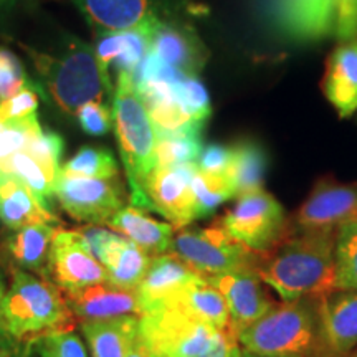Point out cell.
I'll return each instance as SVG.
<instances>
[{
    "label": "cell",
    "instance_id": "6da1fadb",
    "mask_svg": "<svg viewBox=\"0 0 357 357\" xmlns=\"http://www.w3.org/2000/svg\"><path fill=\"white\" fill-rule=\"evenodd\" d=\"M336 230L300 231L261 253L257 275L283 301L336 291Z\"/></svg>",
    "mask_w": 357,
    "mask_h": 357
},
{
    "label": "cell",
    "instance_id": "7a4b0ae2",
    "mask_svg": "<svg viewBox=\"0 0 357 357\" xmlns=\"http://www.w3.org/2000/svg\"><path fill=\"white\" fill-rule=\"evenodd\" d=\"M40 77V88L58 109L77 116L88 102L108 105L113 96L109 73L98 61L96 52L83 40L68 37L58 55L24 47Z\"/></svg>",
    "mask_w": 357,
    "mask_h": 357
},
{
    "label": "cell",
    "instance_id": "3957f363",
    "mask_svg": "<svg viewBox=\"0 0 357 357\" xmlns=\"http://www.w3.org/2000/svg\"><path fill=\"white\" fill-rule=\"evenodd\" d=\"M77 326L63 289L47 278L13 271L12 288L0 298V334L17 342L70 333Z\"/></svg>",
    "mask_w": 357,
    "mask_h": 357
},
{
    "label": "cell",
    "instance_id": "277c9868",
    "mask_svg": "<svg viewBox=\"0 0 357 357\" xmlns=\"http://www.w3.org/2000/svg\"><path fill=\"white\" fill-rule=\"evenodd\" d=\"M319 300L276 303L240 333V347L258 357H328L321 336Z\"/></svg>",
    "mask_w": 357,
    "mask_h": 357
},
{
    "label": "cell",
    "instance_id": "5b68a950",
    "mask_svg": "<svg viewBox=\"0 0 357 357\" xmlns=\"http://www.w3.org/2000/svg\"><path fill=\"white\" fill-rule=\"evenodd\" d=\"M111 113L123 166L131 185V202L134 207L154 211L146 195L144 182L155 167L158 132L139 89L128 71H118V86L113 95Z\"/></svg>",
    "mask_w": 357,
    "mask_h": 357
},
{
    "label": "cell",
    "instance_id": "8992f818",
    "mask_svg": "<svg viewBox=\"0 0 357 357\" xmlns=\"http://www.w3.org/2000/svg\"><path fill=\"white\" fill-rule=\"evenodd\" d=\"M139 334L158 357H204L225 336L172 303H162L142 312Z\"/></svg>",
    "mask_w": 357,
    "mask_h": 357
},
{
    "label": "cell",
    "instance_id": "52a82bcc",
    "mask_svg": "<svg viewBox=\"0 0 357 357\" xmlns=\"http://www.w3.org/2000/svg\"><path fill=\"white\" fill-rule=\"evenodd\" d=\"M171 253L184 260L204 278L223 273L255 271L261 253L231 236L218 220L205 229H181L174 236Z\"/></svg>",
    "mask_w": 357,
    "mask_h": 357
},
{
    "label": "cell",
    "instance_id": "ba28073f",
    "mask_svg": "<svg viewBox=\"0 0 357 357\" xmlns=\"http://www.w3.org/2000/svg\"><path fill=\"white\" fill-rule=\"evenodd\" d=\"M218 223L238 242L266 253L293 235L291 220L278 200L265 189L238 195L236 204Z\"/></svg>",
    "mask_w": 357,
    "mask_h": 357
},
{
    "label": "cell",
    "instance_id": "9c48e42d",
    "mask_svg": "<svg viewBox=\"0 0 357 357\" xmlns=\"http://www.w3.org/2000/svg\"><path fill=\"white\" fill-rule=\"evenodd\" d=\"M268 29L291 43L319 42L334 30V0H257Z\"/></svg>",
    "mask_w": 357,
    "mask_h": 357
},
{
    "label": "cell",
    "instance_id": "30bf717a",
    "mask_svg": "<svg viewBox=\"0 0 357 357\" xmlns=\"http://www.w3.org/2000/svg\"><path fill=\"white\" fill-rule=\"evenodd\" d=\"M114 178H88L60 171L53 194L63 211L78 222L105 225L124 207V192Z\"/></svg>",
    "mask_w": 357,
    "mask_h": 357
},
{
    "label": "cell",
    "instance_id": "8fae6325",
    "mask_svg": "<svg viewBox=\"0 0 357 357\" xmlns=\"http://www.w3.org/2000/svg\"><path fill=\"white\" fill-rule=\"evenodd\" d=\"M357 217V184H342L333 176L316 182L305 202L289 217L293 234L316 230H337Z\"/></svg>",
    "mask_w": 357,
    "mask_h": 357
},
{
    "label": "cell",
    "instance_id": "7c38bea8",
    "mask_svg": "<svg viewBox=\"0 0 357 357\" xmlns=\"http://www.w3.org/2000/svg\"><path fill=\"white\" fill-rule=\"evenodd\" d=\"M48 276L63 291L106 283L108 271L89 252L77 230L58 229L53 236Z\"/></svg>",
    "mask_w": 357,
    "mask_h": 357
},
{
    "label": "cell",
    "instance_id": "4fadbf2b",
    "mask_svg": "<svg viewBox=\"0 0 357 357\" xmlns=\"http://www.w3.org/2000/svg\"><path fill=\"white\" fill-rule=\"evenodd\" d=\"M197 171L195 164L159 167L149 174L144 182L146 195L159 212L174 227L181 230L195 220V197L192 190V177Z\"/></svg>",
    "mask_w": 357,
    "mask_h": 357
},
{
    "label": "cell",
    "instance_id": "5bb4252c",
    "mask_svg": "<svg viewBox=\"0 0 357 357\" xmlns=\"http://www.w3.org/2000/svg\"><path fill=\"white\" fill-rule=\"evenodd\" d=\"M215 287L227 303L230 314L231 336L238 339L240 333L261 318L276 305L271 294L263 287L255 271L243 273H223L205 278Z\"/></svg>",
    "mask_w": 357,
    "mask_h": 357
},
{
    "label": "cell",
    "instance_id": "9a60e30c",
    "mask_svg": "<svg viewBox=\"0 0 357 357\" xmlns=\"http://www.w3.org/2000/svg\"><path fill=\"white\" fill-rule=\"evenodd\" d=\"M75 319L78 323H93L123 316H137L141 307L136 289H128L106 283L93 284L77 291H63Z\"/></svg>",
    "mask_w": 357,
    "mask_h": 357
},
{
    "label": "cell",
    "instance_id": "2e32d148",
    "mask_svg": "<svg viewBox=\"0 0 357 357\" xmlns=\"http://www.w3.org/2000/svg\"><path fill=\"white\" fill-rule=\"evenodd\" d=\"M321 336L328 357H349L357 349V291H336L319 300Z\"/></svg>",
    "mask_w": 357,
    "mask_h": 357
},
{
    "label": "cell",
    "instance_id": "e0dca14e",
    "mask_svg": "<svg viewBox=\"0 0 357 357\" xmlns=\"http://www.w3.org/2000/svg\"><path fill=\"white\" fill-rule=\"evenodd\" d=\"M151 52L160 61L187 77H197L208 60V52L197 33L187 25L159 20L151 32Z\"/></svg>",
    "mask_w": 357,
    "mask_h": 357
},
{
    "label": "cell",
    "instance_id": "ac0fdd59",
    "mask_svg": "<svg viewBox=\"0 0 357 357\" xmlns=\"http://www.w3.org/2000/svg\"><path fill=\"white\" fill-rule=\"evenodd\" d=\"M79 10L98 32L141 30L149 33L159 19L151 0H77Z\"/></svg>",
    "mask_w": 357,
    "mask_h": 357
},
{
    "label": "cell",
    "instance_id": "d6986e66",
    "mask_svg": "<svg viewBox=\"0 0 357 357\" xmlns=\"http://www.w3.org/2000/svg\"><path fill=\"white\" fill-rule=\"evenodd\" d=\"M200 276L202 275L192 270L184 260H181L171 252L153 257L144 278L136 288L141 314L147 310L162 305L164 301L171 300L172 296H176L187 284L200 278Z\"/></svg>",
    "mask_w": 357,
    "mask_h": 357
},
{
    "label": "cell",
    "instance_id": "ffe728a7",
    "mask_svg": "<svg viewBox=\"0 0 357 357\" xmlns=\"http://www.w3.org/2000/svg\"><path fill=\"white\" fill-rule=\"evenodd\" d=\"M323 91L341 118L357 109V38L344 42L329 56Z\"/></svg>",
    "mask_w": 357,
    "mask_h": 357
},
{
    "label": "cell",
    "instance_id": "44dd1931",
    "mask_svg": "<svg viewBox=\"0 0 357 357\" xmlns=\"http://www.w3.org/2000/svg\"><path fill=\"white\" fill-rule=\"evenodd\" d=\"M0 220L8 229L20 230L33 223L60 225V218L53 215L38 202L33 192L19 177L0 169Z\"/></svg>",
    "mask_w": 357,
    "mask_h": 357
},
{
    "label": "cell",
    "instance_id": "7402d4cb",
    "mask_svg": "<svg viewBox=\"0 0 357 357\" xmlns=\"http://www.w3.org/2000/svg\"><path fill=\"white\" fill-rule=\"evenodd\" d=\"M108 225L118 234L136 243L149 257L164 255L171 252L174 227L159 222L142 212L139 207H123L109 218Z\"/></svg>",
    "mask_w": 357,
    "mask_h": 357
},
{
    "label": "cell",
    "instance_id": "603a6c76",
    "mask_svg": "<svg viewBox=\"0 0 357 357\" xmlns=\"http://www.w3.org/2000/svg\"><path fill=\"white\" fill-rule=\"evenodd\" d=\"M164 303H172L182 311L194 316L195 319L213 326L218 331L227 333L230 329V314L227 303L220 291L212 287L204 276L194 280L176 296Z\"/></svg>",
    "mask_w": 357,
    "mask_h": 357
},
{
    "label": "cell",
    "instance_id": "cb8c5ba5",
    "mask_svg": "<svg viewBox=\"0 0 357 357\" xmlns=\"http://www.w3.org/2000/svg\"><path fill=\"white\" fill-rule=\"evenodd\" d=\"M58 229L60 227L52 223H33L15 230L8 236V252L22 268L48 280L52 243Z\"/></svg>",
    "mask_w": 357,
    "mask_h": 357
},
{
    "label": "cell",
    "instance_id": "d4e9b609",
    "mask_svg": "<svg viewBox=\"0 0 357 357\" xmlns=\"http://www.w3.org/2000/svg\"><path fill=\"white\" fill-rule=\"evenodd\" d=\"M82 331L91 347L93 357H126L139 334V318H123L83 323Z\"/></svg>",
    "mask_w": 357,
    "mask_h": 357
},
{
    "label": "cell",
    "instance_id": "484cf974",
    "mask_svg": "<svg viewBox=\"0 0 357 357\" xmlns=\"http://www.w3.org/2000/svg\"><path fill=\"white\" fill-rule=\"evenodd\" d=\"M266 164V153L258 142L250 139L231 146V162L227 176L234 185L236 197L263 189Z\"/></svg>",
    "mask_w": 357,
    "mask_h": 357
},
{
    "label": "cell",
    "instance_id": "4316f807",
    "mask_svg": "<svg viewBox=\"0 0 357 357\" xmlns=\"http://www.w3.org/2000/svg\"><path fill=\"white\" fill-rule=\"evenodd\" d=\"M0 169L8 174H13L33 192V195L43 207L48 208V199L55 189L58 174L53 172L40 160L30 155L26 151L15 153L10 158L0 162ZM50 211V208H48Z\"/></svg>",
    "mask_w": 357,
    "mask_h": 357
},
{
    "label": "cell",
    "instance_id": "83f0119b",
    "mask_svg": "<svg viewBox=\"0 0 357 357\" xmlns=\"http://www.w3.org/2000/svg\"><path fill=\"white\" fill-rule=\"evenodd\" d=\"M336 289L357 291V217L342 223L336 230Z\"/></svg>",
    "mask_w": 357,
    "mask_h": 357
},
{
    "label": "cell",
    "instance_id": "f1b7e54d",
    "mask_svg": "<svg viewBox=\"0 0 357 357\" xmlns=\"http://www.w3.org/2000/svg\"><path fill=\"white\" fill-rule=\"evenodd\" d=\"M202 151L200 132H158L155 166L174 167L195 164Z\"/></svg>",
    "mask_w": 357,
    "mask_h": 357
},
{
    "label": "cell",
    "instance_id": "f546056e",
    "mask_svg": "<svg viewBox=\"0 0 357 357\" xmlns=\"http://www.w3.org/2000/svg\"><path fill=\"white\" fill-rule=\"evenodd\" d=\"M192 190L195 197V218L208 217L218 205L236 197L229 176L200 172L199 169L192 177Z\"/></svg>",
    "mask_w": 357,
    "mask_h": 357
},
{
    "label": "cell",
    "instance_id": "4dcf8cb0",
    "mask_svg": "<svg viewBox=\"0 0 357 357\" xmlns=\"http://www.w3.org/2000/svg\"><path fill=\"white\" fill-rule=\"evenodd\" d=\"M61 172L88 178H114L118 177V164L111 151L86 146L65 164Z\"/></svg>",
    "mask_w": 357,
    "mask_h": 357
},
{
    "label": "cell",
    "instance_id": "1f68e13d",
    "mask_svg": "<svg viewBox=\"0 0 357 357\" xmlns=\"http://www.w3.org/2000/svg\"><path fill=\"white\" fill-rule=\"evenodd\" d=\"M42 131L38 116L19 119V121L3 123L0 129V162L10 158L15 153L25 151L30 141Z\"/></svg>",
    "mask_w": 357,
    "mask_h": 357
},
{
    "label": "cell",
    "instance_id": "d6a6232c",
    "mask_svg": "<svg viewBox=\"0 0 357 357\" xmlns=\"http://www.w3.org/2000/svg\"><path fill=\"white\" fill-rule=\"evenodd\" d=\"M174 91L178 102L192 116L194 121L204 124L212 113L207 89L199 82L197 77H185L174 84Z\"/></svg>",
    "mask_w": 357,
    "mask_h": 357
},
{
    "label": "cell",
    "instance_id": "836d02e7",
    "mask_svg": "<svg viewBox=\"0 0 357 357\" xmlns=\"http://www.w3.org/2000/svg\"><path fill=\"white\" fill-rule=\"evenodd\" d=\"M26 153L40 160L50 171L60 174V159L63 154V139L53 131H40L26 146Z\"/></svg>",
    "mask_w": 357,
    "mask_h": 357
},
{
    "label": "cell",
    "instance_id": "e575fe53",
    "mask_svg": "<svg viewBox=\"0 0 357 357\" xmlns=\"http://www.w3.org/2000/svg\"><path fill=\"white\" fill-rule=\"evenodd\" d=\"M30 84L20 60L10 50L0 47V95L2 101Z\"/></svg>",
    "mask_w": 357,
    "mask_h": 357
},
{
    "label": "cell",
    "instance_id": "d590c367",
    "mask_svg": "<svg viewBox=\"0 0 357 357\" xmlns=\"http://www.w3.org/2000/svg\"><path fill=\"white\" fill-rule=\"evenodd\" d=\"M38 93L32 83L26 84L17 95L0 102V123L19 121L37 114Z\"/></svg>",
    "mask_w": 357,
    "mask_h": 357
},
{
    "label": "cell",
    "instance_id": "8d00e7d4",
    "mask_svg": "<svg viewBox=\"0 0 357 357\" xmlns=\"http://www.w3.org/2000/svg\"><path fill=\"white\" fill-rule=\"evenodd\" d=\"M37 344L42 357H88L82 339L73 333L43 337Z\"/></svg>",
    "mask_w": 357,
    "mask_h": 357
},
{
    "label": "cell",
    "instance_id": "74e56055",
    "mask_svg": "<svg viewBox=\"0 0 357 357\" xmlns=\"http://www.w3.org/2000/svg\"><path fill=\"white\" fill-rule=\"evenodd\" d=\"M78 123L89 136H105L113 128V113L108 105L101 102H88L78 111Z\"/></svg>",
    "mask_w": 357,
    "mask_h": 357
},
{
    "label": "cell",
    "instance_id": "f35d334b",
    "mask_svg": "<svg viewBox=\"0 0 357 357\" xmlns=\"http://www.w3.org/2000/svg\"><path fill=\"white\" fill-rule=\"evenodd\" d=\"M341 42L357 37V0H334V30Z\"/></svg>",
    "mask_w": 357,
    "mask_h": 357
},
{
    "label": "cell",
    "instance_id": "ab89813d",
    "mask_svg": "<svg viewBox=\"0 0 357 357\" xmlns=\"http://www.w3.org/2000/svg\"><path fill=\"white\" fill-rule=\"evenodd\" d=\"M231 162V147L222 144H208L202 147L195 166L200 172L227 176Z\"/></svg>",
    "mask_w": 357,
    "mask_h": 357
},
{
    "label": "cell",
    "instance_id": "60d3db41",
    "mask_svg": "<svg viewBox=\"0 0 357 357\" xmlns=\"http://www.w3.org/2000/svg\"><path fill=\"white\" fill-rule=\"evenodd\" d=\"M126 357H158L154 354V351L151 349V346L144 341V337L141 334H137V337L134 339L131 349H129Z\"/></svg>",
    "mask_w": 357,
    "mask_h": 357
},
{
    "label": "cell",
    "instance_id": "b9f144b4",
    "mask_svg": "<svg viewBox=\"0 0 357 357\" xmlns=\"http://www.w3.org/2000/svg\"><path fill=\"white\" fill-rule=\"evenodd\" d=\"M15 2H17V0H0V8L12 6V3H15Z\"/></svg>",
    "mask_w": 357,
    "mask_h": 357
},
{
    "label": "cell",
    "instance_id": "7bdbcfd3",
    "mask_svg": "<svg viewBox=\"0 0 357 357\" xmlns=\"http://www.w3.org/2000/svg\"><path fill=\"white\" fill-rule=\"evenodd\" d=\"M242 352H243V354H242V357H258V356H253V354H248V352H245L243 349H242Z\"/></svg>",
    "mask_w": 357,
    "mask_h": 357
},
{
    "label": "cell",
    "instance_id": "ee69618b",
    "mask_svg": "<svg viewBox=\"0 0 357 357\" xmlns=\"http://www.w3.org/2000/svg\"><path fill=\"white\" fill-rule=\"evenodd\" d=\"M349 357H357V349H356V351H354V352H352V354H351V356H349Z\"/></svg>",
    "mask_w": 357,
    "mask_h": 357
},
{
    "label": "cell",
    "instance_id": "f6af8a7d",
    "mask_svg": "<svg viewBox=\"0 0 357 357\" xmlns=\"http://www.w3.org/2000/svg\"><path fill=\"white\" fill-rule=\"evenodd\" d=\"M0 102H2V95H0Z\"/></svg>",
    "mask_w": 357,
    "mask_h": 357
},
{
    "label": "cell",
    "instance_id": "bcb514c9",
    "mask_svg": "<svg viewBox=\"0 0 357 357\" xmlns=\"http://www.w3.org/2000/svg\"><path fill=\"white\" fill-rule=\"evenodd\" d=\"M0 357H7V356H3V354H0Z\"/></svg>",
    "mask_w": 357,
    "mask_h": 357
},
{
    "label": "cell",
    "instance_id": "7dc6e473",
    "mask_svg": "<svg viewBox=\"0 0 357 357\" xmlns=\"http://www.w3.org/2000/svg\"><path fill=\"white\" fill-rule=\"evenodd\" d=\"M0 129H2V123H0Z\"/></svg>",
    "mask_w": 357,
    "mask_h": 357
},
{
    "label": "cell",
    "instance_id": "c3c4849f",
    "mask_svg": "<svg viewBox=\"0 0 357 357\" xmlns=\"http://www.w3.org/2000/svg\"><path fill=\"white\" fill-rule=\"evenodd\" d=\"M242 354H243V352H242Z\"/></svg>",
    "mask_w": 357,
    "mask_h": 357
},
{
    "label": "cell",
    "instance_id": "681fc988",
    "mask_svg": "<svg viewBox=\"0 0 357 357\" xmlns=\"http://www.w3.org/2000/svg\"><path fill=\"white\" fill-rule=\"evenodd\" d=\"M356 38H357V37H356Z\"/></svg>",
    "mask_w": 357,
    "mask_h": 357
}]
</instances>
